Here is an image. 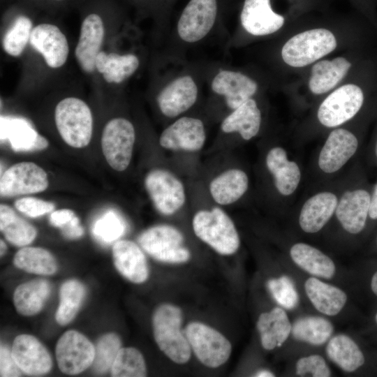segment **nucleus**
I'll return each mask as SVG.
<instances>
[{
	"label": "nucleus",
	"mask_w": 377,
	"mask_h": 377,
	"mask_svg": "<svg viewBox=\"0 0 377 377\" xmlns=\"http://www.w3.org/2000/svg\"><path fill=\"white\" fill-rule=\"evenodd\" d=\"M195 235L221 255H232L239 249V237L230 216L219 207L200 210L193 219Z\"/></svg>",
	"instance_id": "obj_7"
},
{
	"label": "nucleus",
	"mask_w": 377,
	"mask_h": 377,
	"mask_svg": "<svg viewBox=\"0 0 377 377\" xmlns=\"http://www.w3.org/2000/svg\"><path fill=\"white\" fill-rule=\"evenodd\" d=\"M177 0H156V27L159 33L166 37L171 28L170 17L174 4Z\"/></svg>",
	"instance_id": "obj_47"
},
{
	"label": "nucleus",
	"mask_w": 377,
	"mask_h": 377,
	"mask_svg": "<svg viewBox=\"0 0 377 377\" xmlns=\"http://www.w3.org/2000/svg\"><path fill=\"white\" fill-rule=\"evenodd\" d=\"M184 237L173 226L158 225L144 231L138 237L141 247L154 259L168 263H182L191 257L182 246Z\"/></svg>",
	"instance_id": "obj_12"
},
{
	"label": "nucleus",
	"mask_w": 377,
	"mask_h": 377,
	"mask_svg": "<svg viewBox=\"0 0 377 377\" xmlns=\"http://www.w3.org/2000/svg\"><path fill=\"white\" fill-rule=\"evenodd\" d=\"M374 154H375V156L377 158V138L376 140V142H375V145H374Z\"/></svg>",
	"instance_id": "obj_55"
},
{
	"label": "nucleus",
	"mask_w": 377,
	"mask_h": 377,
	"mask_svg": "<svg viewBox=\"0 0 377 377\" xmlns=\"http://www.w3.org/2000/svg\"><path fill=\"white\" fill-rule=\"evenodd\" d=\"M82 20L78 40L75 47V60L80 69L88 74L96 71L95 61L105 37V18L101 6H91Z\"/></svg>",
	"instance_id": "obj_13"
},
{
	"label": "nucleus",
	"mask_w": 377,
	"mask_h": 377,
	"mask_svg": "<svg viewBox=\"0 0 377 377\" xmlns=\"http://www.w3.org/2000/svg\"><path fill=\"white\" fill-rule=\"evenodd\" d=\"M371 193L364 188L346 191L338 200L336 216L350 234L361 232L369 218Z\"/></svg>",
	"instance_id": "obj_20"
},
{
	"label": "nucleus",
	"mask_w": 377,
	"mask_h": 377,
	"mask_svg": "<svg viewBox=\"0 0 377 377\" xmlns=\"http://www.w3.org/2000/svg\"><path fill=\"white\" fill-rule=\"evenodd\" d=\"M337 196L332 192L322 191L308 198L299 216V224L303 231L315 233L320 231L335 213Z\"/></svg>",
	"instance_id": "obj_26"
},
{
	"label": "nucleus",
	"mask_w": 377,
	"mask_h": 377,
	"mask_svg": "<svg viewBox=\"0 0 377 377\" xmlns=\"http://www.w3.org/2000/svg\"><path fill=\"white\" fill-rule=\"evenodd\" d=\"M0 247H1V256H3L5 254V253L6 252V250H7V246H6V244H5V242L1 239L0 241Z\"/></svg>",
	"instance_id": "obj_54"
},
{
	"label": "nucleus",
	"mask_w": 377,
	"mask_h": 377,
	"mask_svg": "<svg viewBox=\"0 0 377 377\" xmlns=\"http://www.w3.org/2000/svg\"><path fill=\"white\" fill-rule=\"evenodd\" d=\"M304 288L313 306L327 316L338 314L347 301L346 294L342 290L314 277L305 281Z\"/></svg>",
	"instance_id": "obj_30"
},
{
	"label": "nucleus",
	"mask_w": 377,
	"mask_h": 377,
	"mask_svg": "<svg viewBox=\"0 0 377 377\" xmlns=\"http://www.w3.org/2000/svg\"><path fill=\"white\" fill-rule=\"evenodd\" d=\"M296 374L304 376L310 374L315 377L330 376V370L323 357L311 355L299 359L296 363Z\"/></svg>",
	"instance_id": "obj_45"
},
{
	"label": "nucleus",
	"mask_w": 377,
	"mask_h": 377,
	"mask_svg": "<svg viewBox=\"0 0 377 377\" xmlns=\"http://www.w3.org/2000/svg\"><path fill=\"white\" fill-rule=\"evenodd\" d=\"M34 3L45 6H61L66 4L72 0H27Z\"/></svg>",
	"instance_id": "obj_51"
},
{
	"label": "nucleus",
	"mask_w": 377,
	"mask_h": 377,
	"mask_svg": "<svg viewBox=\"0 0 377 377\" xmlns=\"http://www.w3.org/2000/svg\"><path fill=\"white\" fill-rule=\"evenodd\" d=\"M284 24L285 17L274 10L271 0H244L237 26L225 43L224 53L271 37L279 33Z\"/></svg>",
	"instance_id": "obj_4"
},
{
	"label": "nucleus",
	"mask_w": 377,
	"mask_h": 377,
	"mask_svg": "<svg viewBox=\"0 0 377 377\" xmlns=\"http://www.w3.org/2000/svg\"><path fill=\"white\" fill-rule=\"evenodd\" d=\"M254 376L258 377H272L274 376V374L268 370H260Z\"/></svg>",
	"instance_id": "obj_53"
},
{
	"label": "nucleus",
	"mask_w": 377,
	"mask_h": 377,
	"mask_svg": "<svg viewBox=\"0 0 377 377\" xmlns=\"http://www.w3.org/2000/svg\"><path fill=\"white\" fill-rule=\"evenodd\" d=\"M249 187L246 173L240 169H230L215 177L209 184L214 200L221 205H227L240 199Z\"/></svg>",
	"instance_id": "obj_31"
},
{
	"label": "nucleus",
	"mask_w": 377,
	"mask_h": 377,
	"mask_svg": "<svg viewBox=\"0 0 377 377\" xmlns=\"http://www.w3.org/2000/svg\"><path fill=\"white\" fill-rule=\"evenodd\" d=\"M135 130L132 122L122 117L110 119L104 126L101 136L103 155L112 168L121 172L130 164Z\"/></svg>",
	"instance_id": "obj_11"
},
{
	"label": "nucleus",
	"mask_w": 377,
	"mask_h": 377,
	"mask_svg": "<svg viewBox=\"0 0 377 377\" xmlns=\"http://www.w3.org/2000/svg\"><path fill=\"white\" fill-rule=\"evenodd\" d=\"M15 267L29 273L51 275L57 270V263L50 251L40 247H24L15 255Z\"/></svg>",
	"instance_id": "obj_36"
},
{
	"label": "nucleus",
	"mask_w": 377,
	"mask_h": 377,
	"mask_svg": "<svg viewBox=\"0 0 377 377\" xmlns=\"http://www.w3.org/2000/svg\"><path fill=\"white\" fill-rule=\"evenodd\" d=\"M375 321H376V323L377 324V312H376V313L375 315Z\"/></svg>",
	"instance_id": "obj_56"
},
{
	"label": "nucleus",
	"mask_w": 377,
	"mask_h": 377,
	"mask_svg": "<svg viewBox=\"0 0 377 377\" xmlns=\"http://www.w3.org/2000/svg\"><path fill=\"white\" fill-rule=\"evenodd\" d=\"M376 242H377V238H376Z\"/></svg>",
	"instance_id": "obj_57"
},
{
	"label": "nucleus",
	"mask_w": 377,
	"mask_h": 377,
	"mask_svg": "<svg viewBox=\"0 0 377 377\" xmlns=\"http://www.w3.org/2000/svg\"><path fill=\"white\" fill-rule=\"evenodd\" d=\"M290 255L297 265L310 274L331 279L335 274L336 268L332 260L308 244H295L290 248Z\"/></svg>",
	"instance_id": "obj_32"
},
{
	"label": "nucleus",
	"mask_w": 377,
	"mask_h": 377,
	"mask_svg": "<svg viewBox=\"0 0 377 377\" xmlns=\"http://www.w3.org/2000/svg\"><path fill=\"white\" fill-rule=\"evenodd\" d=\"M55 353L59 369L64 374L75 375L93 364L95 347L82 334L68 330L58 340Z\"/></svg>",
	"instance_id": "obj_15"
},
{
	"label": "nucleus",
	"mask_w": 377,
	"mask_h": 377,
	"mask_svg": "<svg viewBox=\"0 0 377 377\" xmlns=\"http://www.w3.org/2000/svg\"><path fill=\"white\" fill-rule=\"evenodd\" d=\"M124 227L120 219L109 212L97 220L93 227V233L99 241L110 243L118 239L123 233Z\"/></svg>",
	"instance_id": "obj_43"
},
{
	"label": "nucleus",
	"mask_w": 377,
	"mask_h": 377,
	"mask_svg": "<svg viewBox=\"0 0 377 377\" xmlns=\"http://www.w3.org/2000/svg\"><path fill=\"white\" fill-rule=\"evenodd\" d=\"M333 329L332 324L324 318L306 316L294 322L291 332L296 340L319 346L327 341Z\"/></svg>",
	"instance_id": "obj_37"
},
{
	"label": "nucleus",
	"mask_w": 377,
	"mask_h": 377,
	"mask_svg": "<svg viewBox=\"0 0 377 377\" xmlns=\"http://www.w3.org/2000/svg\"><path fill=\"white\" fill-rule=\"evenodd\" d=\"M45 171L32 162H20L8 168L0 179L1 197L42 192L48 186Z\"/></svg>",
	"instance_id": "obj_17"
},
{
	"label": "nucleus",
	"mask_w": 377,
	"mask_h": 377,
	"mask_svg": "<svg viewBox=\"0 0 377 377\" xmlns=\"http://www.w3.org/2000/svg\"><path fill=\"white\" fill-rule=\"evenodd\" d=\"M22 371L13 358L12 351L6 346L1 345L0 348V376H20Z\"/></svg>",
	"instance_id": "obj_48"
},
{
	"label": "nucleus",
	"mask_w": 377,
	"mask_h": 377,
	"mask_svg": "<svg viewBox=\"0 0 377 377\" xmlns=\"http://www.w3.org/2000/svg\"><path fill=\"white\" fill-rule=\"evenodd\" d=\"M265 77L251 68L232 66L220 61L207 62L205 88L214 104L230 113L266 88Z\"/></svg>",
	"instance_id": "obj_3"
},
{
	"label": "nucleus",
	"mask_w": 377,
	"mask_h": 377,
	"mask_svg": "<svg viewBox=\"0 0 377 377\" xmlns=\"http://www.w3.org/2000/svg\"><path fill=\"white\" fill-rule=\"evenodd\" d=\"M207 61L159 62L168 68L154 79L151 89L155 104L165 119H175L192 109L205 87Z\"/></svg>",
	"instance_id": "obj_2"
},
{
	"label": "nucleus",
	"mask_w": 377,
	"mask_h": 377,
	"mask_svg": "<svg viewBox=\"0 0 377 377\" xmlns=\"http://www.w3.org/2000/svg\"><path fill=\"white\" fill-rule=\"evenodd\" d=\"M267 287L274 300L286 309L295 308L299 302V297L293 280L288 276L271 279Z\"/></svg>",
	"instance_id": "obj_42"
},
{
	"label": "nucleus",
	"mask_w": 377,
	"mask_h": 377,
	"mask_svg": "<svg viewBox=\"0 0 377 377\" xmlns=\"http://www.w3.org/2000/svg\"><path fill=\"white\" fill-rule=\"evenodd\" d=\"M206 140V129L202 119L182 115L175 119L161 133L159 144L174 151H197Z\"/></svg>",
	"instance_id": "obj_16"
},
{
	"label": "nucleus",
	"mask_w": 377,
	"mask_h": 377,
	"mask_svg": "<svg viewBox=\"0 0 377 377\" xmlns=\"http://www.w3.org/2000/svg\"><path fill=\"white\" fill-rule=\"evenodd\" d=\"M326 353L333 362L346 372L355 371L365 362L358 345L344 334L334 336L329 341Z\"/></svg>",
	"instance_id": "obj_34"
},
{
	"label": "nucleus",
	"mask_w": 377,
	"mask_h": 377,
	"mask_svg": "<svg viewBox=\"0 0 377 377\" xmlns=\"http://www.w3.org/2000/svg\"><path fill=\"white\" fill-rule=\"evenodd\" d=\"M140 65V57L136 53L119 54L101 50L96 57L95 69L106 82L121 84L133 77Z\"/></svg>",
	"instance_id": "obj_24"
},
{
	"label": "nucleus",
	"mask_w": 377,
	"mask_h": 377,
	"mask_svg": "<svg viewBox=\"0 0 377 377\" xmlns=\"http://www.w3.org/2000/svg\"><path fill=\"white\" fill-rule=\"evenodd\" d=\"M114 265L117 271L134 283H142L149 276L145 254L133 242L119 240L112 246Z\"/></svg>",
	"instance_id": "obj_25"
},
{
	"label": "nucleus",
	"mask_w": 377,
	"mask_h": 377,
	"mask_svg": "<svg viewBox=\"0 0 377 377\" xmlns=\"http://www.w3.org/2000/svg\"><path fill=\"white\" fill-rule=\"evenodd\" d=\"M252 98L226 115L220 130L225 135L237 134L244 140H250L260 131L263 116L258 99Z\"/></svg>",
	"instance_id": "obj_22"
},
{
	"label": "nucleus",
	"mask_w": 377,
	"mask_h": 377,
	"mask_svg": "<svg viewBox=\"0 0 377 377\" xmlns=\"http://www.w3.org/2000/svg\"><path fill=\"white\" fill-rule=\"evenodd\" d=\"M50 292V284L46 280L36 279L22 283L13 293L15 309L23 316L37 314L43 308Z\"/></svg>",
	"instance_id": "obj_33"
},
{
	"label": "nucleus",
	"mask_w": 377,
	"mask_h": 377,
	"mask_svg": "<svg viewBox=\"0 0 377 377\" xmlns=\"http://www.w3.org/2000/svg\"><path fill=\"white\" fill-rule=\"evenodd\" d=\"M265 163L276 190L284 196L293 194L300 184L301 170L296 162L288 158L285 149L272 147L266 156Z\"/></svg>",
	"instance_id": "obj_27"
},
{
	"label": "nucleus",
	"mask_w": 377,
	"mask_h": 377,
	"mask_svg": "<svg viewBox=\"0 0 377 377\" xmlns=\"http://www.w3.org/2000/svg\"><path fill=\"white\" fill-rule=\"evenodd\" d=\"M121 345L119 337L114 333L104 334L99 339L95 347V357L92 364L96 374H104L111 369Z\"/></svg>",
	"instance_id": "obj_41"
},
{
	"label": "nucleus",
	"mask_w": 377,
	"mask_h": 377,
	"mask_svg": "<svg viewBox=\"0 0 377 377\" xmlns=\"http://www.w3.org/2000/svg\"><path fill=\"white\" fill-rule=\"evenodd\" d=\"M85 295L84 286L77 280L64 282L59 290V304L55 314L61 325L71 323L77 315Z\"/></svg>",
	"instance_id": "obj_38"
},
{
	"label": "nucleus",
	"mask_w": 377,
	"mask_h": 377,
	"mask_svg": "<svg viewBox=\"0 0 377 377\" xmlns=\"http://www.w3.org/2000/svg\"><path fill=\"white\" fill-rule=\"evenodd\" d=\"M358 146L357 138L353 132L335 128L328 135L319 153V168L327 174L337 172L354 156Z\"/></svg>",
	"instance_id": "obj_19"
},
{
	"label": "nucleus",
	"mask_w": 377,
	"mask_h": 377,
	"mask_svg": "<svg viewBox=\"0 0 377 377\" xmlns=\"http://www.w3.org/2000/svg\"><path fill=\"white\" fill-rule=\"evenodd\" d=\"M371 289L374 294L377 296V271L373 274L371 277Z\"/></svg>",
	"instance_id": "obj_52"
},
{
	"label": "nucleus",
	"mask_w": 377,
	"mask_h": 377,
	"mask_svg": "<svg viewBox=\"0 0 377 377\" xmlns=\"http://www.w3.org/2000/svg\"><path fill=\"white\" fill-rule=\"evenodd\" d=\"M1 138L7 139L15 151H36L48 147L46 138L38 133L26 121L1 117Z\"/></svg>",
	"instance_id": "obj_28"
},
{
	"label": "nucleus",
	"mask_w": 377,
	"mask_h": 377,
	"mask_svg": "<svg viewBox=\"0 0 377 377\" xmlns=\"http://www.w3.org/2000/svg\"><path fill=\"white\" fill-rule=\"evenodd\" d=\"M183 314L181 309L171 304L158 306L152 316L154 337L160 350L177 364L187 362L191 348L181 330Z\"/></svg>",
	"instance_id": "obj_6"
},
{
	"label": "nucleus",
	"mask_w": 377,
	"mask_h": 377,
	"mask_svg": "<svg viewBox=\"0 0 377 377\" xmlns=\"http://www.w3.org/2000/svg\"><path fill=\"white\" fill-rule=\"evenodd\" d=\"M338 47L336 34L325 28H313L298 32L281 45L279 56L286 66L302 68L313 64Z\"/></svg>",
	"instance_id": "obj_5"
},
{
	"label": "nucleus",
	"mask_w": 377,
	"mask_h": 377,
	"mask_svg": "<svg viewBox=\"0 0 377 377\" xmlns=\"http://www.w3.org/2000/svg\"><path fill=\"white\" fill-rule=\"evenodd\" d=\"M369 218L377 221V182L371 193Z\"/></svg>",
	"instance_id": "obj_50"
},
{
	"label": "nucleus",
	"mask_w": 377,
	"mask_h": 377,
	"mask_svg": "<svg viewBox=\"0 0 377 377\" xmlns=\"http://www.w3.org/2000/svg\"><path fill=\"white\" fill-rule=\"evenodd\" d=\"M51 224L59 228L64 236L73 239L80 237L83 233V228L74 212L68 209H61L53 212L50 216Z\"/></svg>",
	"instance_id": "obj_44"
},
{
	"label": "nucleus",
	"mask_w": 377,
	"mask_h": 377,
	"mask_svg": "<svg viewBox=\"0 0 377 377\" xmlns=\"http://www.w3.org/2000/svg\"><path fill=\"white\" fill-rule=\"evenodd\" d=\"M231 1L188 0L170 28L159 61L187 59L188 52L219 34L228 39L225 21Z\"/></svg>",
	"instance_id": "obj_1"
},
{
	"label": "nucleus",
	"mask_w": 377,
	"mask_h": 377,
	"mask_svg": "<svg viewBox=\"0 0 377 377\" xmlns=\"http://www.w3.org/2000/svg\"><path fill=\"white\" fill-rule=\"evenodd\" d=\"M114 377H143L147 367L141 353L134 348H121L110 369Z\"/></svg>",
	"instance_id": "obj_40"
},
{
	"label": "nucleus",
	"mask_w": 377,
	"mask_h": 377,
	"mask_svg": "<svg viewBox=\"0 0 377 377\" xmlns=\"http://www.w3.org/2000/svg\"><path fill=\"white\" fill-rule=\"evenodd\" d=\"M11 351L17 364L27 374L40 376L52 369V361L48 350L32 335L17 336Z\"/></svg>",
	"instance_id": "obj_21"
},
{
	"label": "nucleus",
	"mask_w": 377,
	"mask_h": 377,
	"mask_svg": "<svg viewBox=\"0 0 377 377\" xmlns=\"http://www.w3.org/2000/svg\"><path fill=\"white\" fill-rule=\"evenodd\" d=\"M15 208L24 214L36 218L52 212L55 205L51 202L45 201L34 197H26L15 202Z\"/></svg>",
	"instance_id": "obj_46"
},
{
	"label": "nucleus",
	"mask_w": 377,
	"mask_h": 377,
	"mask_svg": "<svg viewBox=\"0 0 377 377\" xmlns=\"http://www.w3.org/2000/svg\"><path fill=\"white\" fill-rule=\"evenodd\" d=\"M0 230L5 238L17 246L31 244L37 235V231L31 224L5 204L0 205Z\"/></svg>",
	"instance_id": "obj_35"
},
{
	"label": "nucleus",
	"mask_w": 377,
	"mask_h": 377,
	"mask_svg": "<svg viewBox=\"0 0 377 377\" xmlns=\"http://www.w3.org/2000/svg\"><path fill=\"white\" fill-rule=\"evenodd\" d=\"M184 332L191 350L206 367L216 368L229 359L231 343L216 330L200 322H191Z\"/></svg>",
	"instance_id": "obj_10"
},
{
	"label": "nucleus",
	"mask_w": 377,
	"mask_h": 377,
	"mask_svg": "<svg viewBox=\"0 0 377 377\" xmlns=\"http://www.w3.org/2000/svg\"><path fill=\"white\" fill-rule=\"evenodd\" d=\"M142 15H151L155 22L157 19L156 0H128Z\"/></svg>",
	"instance_id": "obj_49"
},
{
	"label": "nucleus",
	"mask_w": 377,
	"mask_h": 377,
	"mask_svg": "<svg viewBox=\"0 0 377 377\" xmlns=\"http://www.w3.org/2000/svg\"><path fill=\"white\" fill-rule=\"evenodd\" d=\"M54 121L60 136L68 145L82 148L89 143L93 117L83 100L73 96L61 100L54 109Z\"/></svg>",
	"instance_id": "obj_8"
},
{
	"label": "nucleus",
	"mask_w": 377,
	"mask_h": 377,
	"mask_svg": "<svg viewBox=\"0 0 377 377\" xmlns=\"http://www.w3.org/2000/svg\"><path fill=\"white\" fill-rule=\"evenodd\" d=\"M352 66L345 57L320 59L313 64L308 79V89L313 95H323L339 86Z\"/></svg>",
	"instance_id": "obj_23"
},
{
	"label": "nucleus",
	"mask_w": 377,
	"mask_h": 377,
	"mask_svg": "<svg viewBox=\"0 0 377 377\" xmlns=\"http://www.w3.org/2000/svg\"><path fill=\"white\" fill-rule=\"evenodd\" d=\"M29 44L51 68H61L68 59V39L61 29L53 23L42 22L34 26Z\"/></svg>",
	"instance_id": "obj_18"
},
{
	"label": "nucleus",
	"mask_w": 377,
	"mask_h": 377,
	"mask_svg": "<svg viewBox=\"0 0 377 377\" xmlns=\"http://www.w3.org/2000/svg\"><path fill=\"white\" fill-rule=\"evenodd\" d=\"M34 27L32 19L28 15H17L3 36V51L13 57L20 56L29 43Z\"/></svg>",
	"instance_id": "obj_39"
},
{
	"label": "nucleus",
	"mask_w": 377,
	"mask_h": 377,
	"mask_svg": "<svg viewBox=\"0 0 377 377\" xmlns=\"http://www.w3.org/2000/svg\"><path fill=\"white\" fill-rule=\"evenodd\" d=\"M364 101L362 89L352 82L344 83L330 91L317 110L319 123L327 128H337L353 119Z\"/></svg>",
	"instance_id": "obj_9"
},
{
	"label": "nucleus",
	"mask_w": 377,
	"mask_h": 377,
	"mask_svg": "<svg viewBox=\"0 0 377 377\" xmlns=\"http://www.w3.org/2000/svg\"><path fill=\"white\" fill-rule=\"evenodd\" d=\"M256 327L262 346L270 350L280 347L286 341L291 332L292 325L285 311L275 307L259 316Z\"/></svg>",
	"instance_id": "obj_29"
},
{
	"label": "nucleus",
	"mask_w": 377,
	"mask_h": 377,
	"mask_svg": "<svg viewBox=\"0 0 377 377\" xmlns=\"http://www.w3.org/2000/svg\"><path fill=\"white\" fill-rule=\"evenodd\" d=\"M145 185L154 207L162 214H173L185 202L183 184L168 170L150 171L145 177Z\"/></svg>",
	"instance_id": "obj_14"
}]
</instances>
